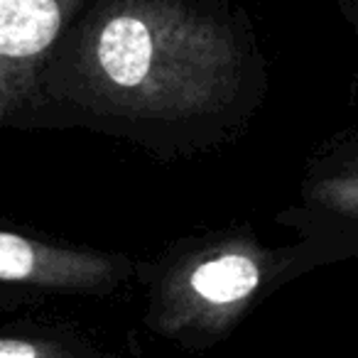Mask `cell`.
<instances>
[{"mask_svg": "<svg viewBox=\"0 0 358 358\" xmlns=\"http://www.w3.org/2000/svg\"><path fill=\"white\" fill-rule=\"evenodd\" d=\"M0 358H94L55 338L0 336Z\"/></svg>", "mask_w": 358, "mask_h": 358, "instance_id": "8992f818", "label": "cell"}, {"mask_svg": "<svg viewBox=\"0 0 358 358\" xmlns=\"http://www.w3.org/2000/svg\"><path fill=\"white\" fill-rule=\"evenodd\" d=\"M336 6L341 8L343 17H346L348 25L353 27V32L358 37V0H336Z\"/></svg>", "mask_w": 358, "mask_h": 358, "instance_id": "ba28073f", "label": "cell"}, {"mask_svg": "<svg viewBox=\"0 0 358 358\" xmlns=\"http://www.w3.org/2000/svg\"><path fill=\"white\" fill-rule=\"evenodd\" d=\"M312 172H356L358 174V130L343 135L322 159L314 162Z\"/></svg>", "mask_w": 358, "mask_h": 358, "instance_id": "52a82bcc", "label": "cell"}, {"mask_svg": "<svg viewBox=\"0 0 358 358\" xmlns=\"http://www.w3.org/2000/svg\"><path fill=\"white\" fill-rule=\"evenodd\" d=\"M86 0H0V62L30 64L45 55Z\"/></svg>", "mask_w": 358, "mask_h": 358, "instance_id": "5b68a950", "label": "cell"}, {"mask_svg": "<svg viewBox=\"0 0 358 358\" xmlns=\"http://www.w3.org/2000/svg\"><path fill=\"white\" fill-rule=\"evenodd\" d=\"M336 260L346 255L312 238L282 250H265L253 238L224 241L167 275L159 289L157 324L164 334L214 336L234 327L265 287Z\"/></svg>", "mask_w": 358, "mask_h": 358, "instance_id": "7a4b0ae2", "label": "cell"}, {"mask_svg": "<svg viewBox=\"0 0 358 358\" xmlns=\"http://www.w3.org/2000/svg\"><path fill=\"white\" fill-rule=\"evenodd\" d=\"M304 238L322 241L358 258V174L312 172L302 189V209L289 219Z\"/></svg>", "mask_w": 358, "mask_h": 358, "instance_id": "277c9868", "label": "cell"}, {"mask_svg": "<svg viewBox=\"0 0 358 358\" xmlns=\"http://www.w3.org/2000/svg\"><path fill=\"white\" fill-rule=\"evenodd\" d=\"M125 273L128 263L113 255L0 231V282L59 292H110Z\"/></svg>", "mask_w": 358, "mask_h": 358, "instance_id": "3957f363", "label": "cell"}, {"mask_svg": "<svg viewBox=\"0 0 358 358\" xmlns=\"http://www.w3.org/2000/svg\"><path fill=\"white\" fill-rule=\"evenodd\" d=\"M79 62L96 99L150 118L211 113L234 99L245 69L234 32L182 0H108Z\"/></svg>", "mask_w": 358, "mask_h": 358, "instance_id": "6da1fadb", "label": "cell"}]
</instances>
